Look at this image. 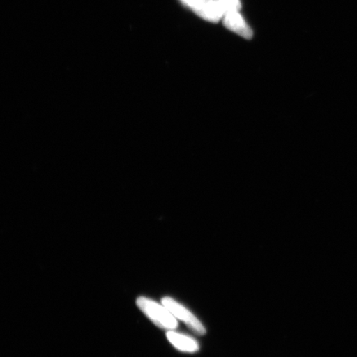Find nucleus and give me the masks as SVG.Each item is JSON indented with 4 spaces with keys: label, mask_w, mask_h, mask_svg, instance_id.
Wrapping results in <instances>:
<instances>
[{
    "label": "nucleus",
    "mask_w": 357,
    "mask_h": 357,
    "mask_svg": "<svg viewBox=\"0 0 357 357\" xmlns=\"http://www.w3.org/2000/svg\"><path fill=\"white\" fill-rule=\"evenodd\" d=\"M162 303L167 307L176 319L182 321L195 333L198 335L206 333V330L202 323L180 303L171 297H165L162 298Z\"/></svg>",
    "instance_id": "2"
},
{
    "label": "nucleus",
    "mask_w": 357,
    "mask_h": 357,
    "mask_svg": "<svg viewBox=\"0 0 357 357\" xmlns=\"http://www.w3.org/2000/svg\"><path fill=\"white\" fill-rule=\"evenodd\" d=\"M137 305L159 328L169 330V331L177 328L176 319L162 303L159 305L158 303L149 298L140 297L137 298Z\"/></svg>",
    "instance_id": "1"
},
{
    "label": "nucleus",
    "mask_w": 357,
    "mask_h": 357,
    "mask_svg": "<svg viewBox=\"0 0 357 357\" xmlns=\"http://www.w3.org/2000/svg\"><path fill=\"white\" fill-rule=\"evenodd\" d=\"M223 24L231 32L241 36L245 39H251L253 32L248 22L240 13V10H231L227 12L222 17Z\"/></svg>",
    "instance_id": "3"
},
{
    "label": "nucleus",
    "mask_w": 357,
    "mask_h": 357,
    "mask_svg": "<svg viewBox=\"0 0 357 357\" xmlns=\"http://www.w3.org/2000/svg\"><path fill=\"white\" fill-rule=\"evenodd\" d=\"M185 6L193 10L196 15L202 10V8L211 0H181Z\"/></svg>",
    "instance_id": "5"
},
{
    "label": "nucleus",
    "mask_w": 357,
    "mask_h": 357,
    "mask_svg": "<svg viewBox=\"0 0 357 357\" xmlns=\"http://www.w3.org/2000/svg\"><path fill=\"white\" fill-rule=\"evenodd\" d=\"M167 337L169 342L176 348L177 350L185 352H195L199 350L198 342L194 338L186 336L169 330L167 333Z\"/></svg>",
    "instance_id": "4"
}]
</instances>
